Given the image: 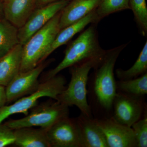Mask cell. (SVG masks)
Returning a JSON list of instances; mask_svg holds the SVG:
<instances>
[{
    "mask_svg": "<svg viewBox=\"0 0 147 147\" xmlns=\"http://www.w3.org/2000/svg\"><path fill=\"white\" fill-rule=\"evenodd\" d=\"M127 43L107 50L101 61L94 68L92 84L93 96L101 109L109 112L113 108L114 98L117 93L114 68L117 59Z\"/></svg>",
    "mask_w": 147,
    "mask_h": 147,
    "instance_id": "obj_1",
    "label": "cell"
},
{
    "mask_svg": "<svg viewBox=\"0 0 147 147\" xmlns=\"http://www.w3.org/2000/svg\"><path fill=\"white\" fill-rule=\"evenodd\" d=\"M96 24H92L69 45L63 60L44 74L41 82L54 77L63 69L74 65L105 55L107 50L102 49L98 42Z\"/></svg>",
    "mask_w": 147,
    "mask_h": 147,
    "instance_id": "obj_2",
    "label": "cell"
},
{
    "mask_svg": "<svg viewBox=\"0 0 147 147\" xmlns=\"http://www.w3.org/2000/svg\"><path fill=\"white\" fill-rule=\"evenodd\" d=\"M105 55L100 57L84 61L69 67L71 76L70 82L67 87L58 96L57 100L68 107L75 105L82 114L88 117H92L91 108L87 97L89 73L92 69L101 61Z\"/></svg>",
    "mask_w": 147,
    "mask_h": 147,
    "instance_id": "obj_3",
    "label": "cell"
},
{
    "mask_svg": "<svg viewBox=\"0 0 147 147\" xmlns=\"http://www.w3.org/2000/svg\"><path fill=\"white\" fill-rule=\"evenodd\" d=\"M61 11L23 45L20 72L31 70L43 62L44 55L60 30Z\"/></svg>",
    "mask_w": 147,
    "mask_h": 147,
    "instance_id": "obj_4",
    "label": "cell"
},
{
    "mask_svg": "<svg viewBox=\"0 0 147 147\" xmlns=\"http://www.w3.org/2000/svg\"><path fill=\"white\" fill-rule=\"evenodd\" d=\"M66 82L63 76L57 74L40 83L32 93L20 98L13 104L0 108V125L11 115L18 113L28 115L29 110L38 104V99L41 98L48 97L57 100L58 96L65 89Z\"/></svg>",
    "mask_w": 147,
    "mask_h": 147,
    "instance_id": "obj_5",
    "label": "cell"
},
{
    "mask_svg": "<svg viewBox=\"0 0 147 147\" xmlns=\"http://www.w3.org/2000/svg\"><path fill=\"white\" fill-rule=\"evenodd\" d=\"M24 117L10 120L4 125L12 130L27 127L47 129L69 114V107L55 100L37 104Z\"/></svg>",
    "mask_w": 147,
    "mask_h": 147,
    "instance_id": "obj_6",
    "label": "cell"
},
{
    "mask_svg": "<svg viewBox=\"0 0 147 147\" xmlns=\"http://www.w3.org/2000/svg\"><path fill=\"white\" fill-rule=\"evenodd\" d=\"M54 61L42 62L34 68L16 75L5 87L7 102H11L35 91L38 86V78L43 70Z\"/></svg>",
    "mask_w": 147,
    "mask_h": 147,
    "instance_id": "obj_7",
    "label": "cell"
},
{
    "mask_svg": "<svg viewBox=\"0 0 147 147\" xmlns=\"http://www.w3.org/2000/svg\"><path fill=\"white\" fill-rule=\"evenodd\" d=\"M113 108L114 113L111 117L119 123L131 127L142 118L146 107L142 97L118 91L114 98Z\"/></svg>",
    "mask_w": 147,
    "mask_h": 147,
    "instance_id": "obj_8",
    "label": "cell"
},
{
    "mask_svg": "<svg viewBox=\"0 0 147 147\" xmlns=\"http://www.w3.org/2000/svg\"><path fill=\"white\" fill-rule=\"evenodd\" d=\"M69 1L62 0L36 8L25 24L18 28L19 43L24 45L35 33L61 11Z\"/></svg>",
    "mask_w": 147,
    "mask_h": 147,
    "instance_id": "obj_9",
    "label": "cell"
},
{
    "mask_svg": "<svg viewBox=\"0 0 147 147\" xmlns=\"http://www.w3.org/2000/svg\"><path fill=\"white\" fill-rule=\"evenodd\" d=\"M46 132L50 147H83L76 118L62 119Z\"/></svg>",
    "mask_w": 147,
    "mask_h": 147,
    "instance_id": "obj_10",
    "label": "cell"
},
{
    "mask_svg": "<svg viewBox=\"0 0 147 147\" xmlns=\"http://www.w3.org/2000/svg\"><path fill=\"white\" fill-rule=\"evenodd\" d=\"M105 136L108 147H137L131 127L124 125L111 117L96 118Z\"/></svg>",
    "mask_w": 147,
    "mask_h": 147,
    "instance_id": "obj_11",
    "label": "cell"
},
{
    "mask_svg": "<svg viewBox=\"0 0 147 147\" xmlns=\"http://www.w3.org/2000/svg\"><path fill=\"white\" fill-rule=\"evenodd\" d=\"M101 0H71L61 11L60 30L87 16L95 10Z\"/></svg>",
    "mask_w": 147,
    "mask_h": 147,
    "instance_id": "obj_12",
    "label": "cell"
},
{
    "mask_svg": "<svg viewBox=\"0 0 147 147\" xmlns=\"http://www.w3.org/2000/svg\"><path fill=\"white\" fill-rule=\"evenodd\" d=\"M76 120L83 147H108L104 134L96 119L81 113Z\"/></svg>",
    "mask_w": 147,
    "mask_h": 147,
    "instance_id": "obj_13",
    "label": "cell"
},
{
    "mask_svg": "<svg viewBox=\"0 0 147 147\" xmlns=\"http://www.w3.org/2000/svg\"><path fill=\"white\" fill-rule=\"evenodd\" d=\"M4 18L18 28L36 8V0H3Z\"/></svg>",
    "mask_w": 147,
    "mask_h": 147,
    "instance_id": "obj_14",
    "label": "cell"
},
{
    "mask_svg": "<svg viewBox=\"0 0 147 147\" xmlns=\"http://www.w3.org/2000/svg\"><path fill=\"white\" fill-rule=\"evenodd\" d=\"M100 21L94 10L79 21L60 30L44 55L43 61L56 49L67 43L76 34L83 30L89 24H97Z\"/></svg>",
    "mask_w": 147,
    "mask_h": 147,
    "instance_id": "obj_15",
    "label": "cell"
},
{
    "mask_svg": "<svg viewBox=\"0 0 147 147\" xmlns=\"http://www.w3.org/2000/svg\"><path fill=\"white\" fill-rule=\"evenodd\" d=\"M23 51L19 44L0 58V86H6L20 72Z\"/></svg>",
    "mask_w": 147,
    "mask_h": 147,
    "instance_id": "obj_16",
    "label": "cell"
},
{
    "mask_svg": "<svg viewBox=\"0 0 147 147\" xmlns=\"http://www.w3.org/2000/svg\"><path fill=\"white\" fill-rule=\"evenodd\" d=\"M14 144L20 147H50L46 129L33 127H21L13 130Z\"/></svg>",
    "mask_w": 147,
    "mask_h": 147,
    "instance_id": "obj_17",
    "label": "cell"
},
{
    "mask_svg": "<svg viewBox=\"0 0 147 147\" xmlns=\"http://www.w3.org/2000/svg\"><path fill=\"white\" fill-rule=\"evenodd\" d=\"M18 28L5 18L0 19V58L19 43Z\"/></svg>",
    "mask_w": 147,
    "mask_h": 147,
    "instance_id": "obj_18",
    "label": "cell"
},
{
    "mask_svg": "<svg viewBox=\"0 0 147 147\" xmlns=\"http://www.w3.org/2000/svg\"><path fill=\"white\" fill-rule=\"evenodd\" d=\"M116 87L119 92L142 97L147 94V72L134 79L116 82Z\"/></svg>",
    "mask_w": 147,
    "mask_h": 147,
    "instance_id": "obj_19",
    "label": "cell"
},
{
    "mask_svg": "<svg viewBox=\"0 0 147 147\" xmlns=\"http://www.w3.org/2000/svg\"><path fill=\"white\" fill-rule=\"evenodd\" d=\"M147 72V41L134 64L127 70L117 69L116 74L119 80H125L137 78Z\"/></svg>",
    "mask_w": 147,
    "mask_h": 147,
    "instance_id": "obj_20",
    "label": "cell"
},
{
    "mask_svg": "<svg viewBox=\"0 0 147 147\" xmlns=\"http://www.w3.org/2000/svg\"><path fill=\"white\" fill-rule=\"evenodd\" d=\"M129 9V0H101L95 11L100 20L112 13Z\"/></svg>",
    "mask_w": 147,
    "mask_h": 147,
    "instance_id": "obj_21",
    "label": "cell"
},
{
    "mask_svg": "<svg viewBox=\"0 0 147 147\" xmlns=\"http://www.w3.org/2000/svg\"><path fill=\"white\" fill-rule=\"evenodd\" d=\"M130 9L142 34H147V7L146 0H129Z\"/></svg>",
    "mask_w": 147,
    "mask_h": 147,
    "instance_id": "obj_22",
    "label": "cell"
},
{
    "mask_svg": "<svg viewBox=\"0 0 147 147\" xmlns=\"http://www.w3.org/2000/svg\"><path fill=\"white\" fill-rule=\"evenodd\" d=\"M144 117L133 124L131 128L134 131L137 147H147V113L146 108Z\"/></svg>",
    "mask_w": 147,
    "mask_h": 147,
    "instance_id": "obj_23",
    "label": "cell"
},
{
    "mask_svg": "<svg viewBox=\"0 0 147 147\" xmlns=\"http://www.w3.org/2000/svg\"><path fill=\"white\" fill-rule=\"evenodd\" d=\"M14 141L13 130L8 128L5 125H0V147L13 144Z\"/></svg>",
    "mask_w": 147,
    "mask_h": 147,
    "instance_id": "obj_24",
    "label": "cell"
},
{
    "mask_svg": "<svg viewBox=\"0 0 147 147\" xmlns=\"http://www.w3.org/2000/svg\"><path fill=\"white\" fill-rule=\"evenodd\" d=\"M7 102L5 87L0 86V108L4 106Z\"/></svg>",
    "mask_w": 147,
    "mask_h": 147,
    "instance_id": "obj_25",
    "label": "cell"
},
{
    "mask_svg": "<svg viewBox=\"0 0 147 147\" xmlns=\"http://www.w3.org/2000/svg\"><path fill=\"white\" fill-rule=\"evenodd\" d=\"M62 0H36V8L42 7L49 4ZM70 1L71 0H67Z\"/></svg>",
    "mask_w": 147,
    "mask_h": 147,
    "instance_id": "obj_26",
    "label": "cell"
},
{
    "mask_svg": "<svg viewBox=\"0 0 147 147\" xmlns=\"http://www.w3.org/2000/svg\"><path fill=\"white\" fill-rule=\"evenodd\" d=\"M1 0H0V19L4 18V15L3 3L1 2Z\"/></svg>",
    "mask_w": 147,
    "mask_h": 147,
    "instance_id": "obj_27",
    "label": "cell"
},
{
    "mask_svg": "<svg viewBox=\"0 0 147 147\" xmlns=\"http://www.w3.org/2000/svg\"><path fill=\"white\" fill-rule=\"evenodd\" d=\"M2 1H3V0H1Z\"/></svg>",
    "mask_w": 147,
    "mask_h": 147,
    "instance_id": "obj_28",
    "label": "cell"
}]
</instances>
